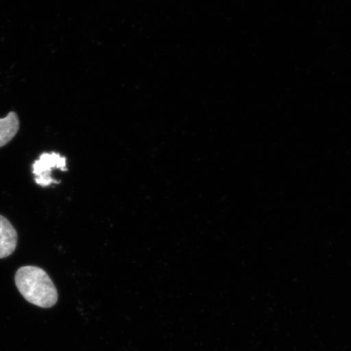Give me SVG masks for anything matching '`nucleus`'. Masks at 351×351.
<instances>
[{
  "mask_svg": "<svg viewBox=\"0 0 351 351\" xmlns=\"http://www.w3.org/2000/svg\"><path fill=\"white\" fill-rule=\"evenodd\" d=\"M19 129V118L15 112H10L6 117L0 118V147L10 143Z\"/></svg>",
  "mask_w": 351,
  "mask_h": 351,
  "instance_id": "4",
  "label": "nucleus"
},
{
  "mask_svg": "<svg viewBox=\"0 0 351 351\" xmlns=\"http://www.w3.org/2000/svg\"><path fill=\"white\" fill-rule=\"evenodd\" d=\"M15 284L26 301L41 308H51L58 302V291L49 275L41 267L23 266L16 271Z\"/></svg>",
  "mask_w": 351,
  "mask_h": 351,
  "instance_id": "1",
  "label": "nucleus"
},
{
  "mask_svg": "<svg viewBox=\"0 0 351 351\" xmlns=\"http://www.w3.org/2000/svg\"><path fill=\"white\" fill-rule=\"evenodd\" d=\"M66 158L56 152L43 153L39 159L32 165V173L34 181L38 186L47 187L51 184H59L60 182L52 178V170L60 169L67 171L66 168Z\"/></svg>",
  "mask_w": 351,
  "mask_h": 351,
  "instance_id": "2",
  "label": "nucleus"
},
{
  "mask_svg": "<svg viewBox=\"0 0 351 351\" xmlns=\"http://www.w3.org/2000/svg\"><path fill=\"white\" fill-rule=\"evenodd\" d=\"M19 234L11 222L0 215V260L10 256L15 252Z\"/></svg>",
  "mask_w": 351,
  "mask_h": 351,
  "instance_id": "3",
  "label": "nucleus"
}]
</instances>
